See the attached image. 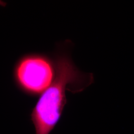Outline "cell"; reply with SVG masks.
<instances>
[{
    "mask_svg": "<svg viewBox=\"0 0 134 134\" xmlns=\"http://www.w3.org/2000/svg\"><path fill=\"white\" fill-rule=\"evenodd\" d=\"M55 66L53 81L42 92L31 114L36 134H49L57 124L67 102L68 86H87L93 80L92 74L81 72L67 54L59 55Z\"/></svg>",
    "mask_w": 134,
    "mask_h": 134,
    "instance_id": "cell-1",
    "label": "cell"
},
{
    "mask_svg": "<svg viewBox=\"0 0 134 134\" xmlns=\"http://www.w3.org/2000/svg\"><path fill=\"white\" fill-rule=\"evenodd\" d=\"M53 65L47 58L32 55L21 59L15 70V77L20 86L32 93L45 91L55 76Z\"/></svg>",
    "mask_w": 134,
    "mask_h": 134,
    "instance_id": "cell-2",
    "label": "cell"
}]
</instances>
